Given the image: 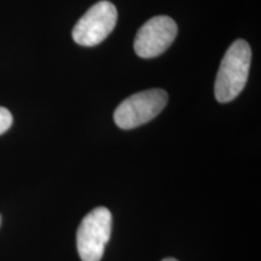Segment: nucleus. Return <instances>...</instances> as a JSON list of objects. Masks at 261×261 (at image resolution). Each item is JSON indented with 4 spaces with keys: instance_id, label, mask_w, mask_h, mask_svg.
<instances>
[{
    "instance_id": "obj_3",
    "label": "nucleus",
    "mask_w": 261,
    "mask_h": 261,
    "mask_svg": "<svg viewBox=\"0 0 261 261\" xmlns=\"http://www.w3.org/2000/svg\"><path fill=\"white\" fill-rule=\"evenodd\" d=\"M113 217L106 207H97L81 220L76 246L83 261H100L112 234Z\"/></svg>"
},
{
    "instance_id": "obj_4",
    "label": "nucleus",
    "mask_w": 261,
    "mask_h": 261,
    "mask_svg": "<svg viewBox=\"0 0 261 261\" xmlns=\"http://www.w3.org/2000/svg\"><path fill=\"white\" fill-rule=\"evenodd\" d=\"M117 10L113 3L98 2L75 24L71 32L74 41L81 46L92 47L106 40L115 28Z\"/></svg>"
},
{
    "instance_id": "obj_8",
    "label": "nucleus",
    "mask_w": 261,
    "mask_h": 261,
    "mask_svg": "<svg viewBox=\"0 0 261 261\" xmlns=\"http://www.w3.org/2000/svg\"><path fill=\"white\" fill-rule=\"evenodd\" d=\"M0 224H2V217H0Z\"/></svg>"
},
{
    "instance_id": "obj_2",
    "label": "nucleus",
    "mask_w": 261,
    "mask_h": 261,
    "mask_svg": "<svg viewBox=\"0 0 261 261\" xmlns=\"http://www.w3.org/2000/svg\"><path fill=\"white\" fill-rule=\"evenodd\" d=\"M168 93L152 89L132 94L116 108L114 121L122 129H133L155 119L167 106Z\"/></svg>"
},
{
    "instance_id": "obj_6",
    "label": "nucleus",
    "mask_w": 261,
    "mask_h": 261,
    "mask_svg": "<svg viewBox=\"0 0 261 261\" xmlns=\"http://www.w3.org/2000/svg\"><path fill=\"white\" fill-rule=\"evenodd\" d=\"M12 121L14 119H12L11 113L6 108L0 107V135L5 133L11 127Z\"/></svg>"
},
{
    "instance_id": "obj_5",
    "label": "nucleus",
    "mask_w": 261,
    "mask_h": 261,
    "mask_svg": "<svg viewBox=\"0 0 261 261\" xmlns=\"http://www.w3.org/2000/svg\"><path fill=\"white\" fill-rule=\"evenodd\" d=\"M178 34L177 23L168 16H156L142 25L135 39V51L142 58H154L171 46Z\"/></svg>"
},
{
    "instance_id": "obj_1",
    "label": "nucleus",
    "mask_w": 261,
    "mask_h": 261,
    "mask_svg": "<svg viewBox=\"0 0 261 261\" xmlns=\"http://www.w3.org/2000/svg\"><path fill=\"white\" fill-rule=\"evenodd\" d=\"M252 50L246 40L238 39L228 47L220 63L214 85L215 99L228 103L242 92L248 81Z\"/></svg>"
},
{
    "instance_id": "obj_7",
    "label": "nucleus",
    "mask_w": 261,
    "mask_h": 261,
    "mask_svg": "<svg viewBox=\"0 0 261 261\" xmlns=\"http://www.w3.org/2000/svg\"><path fill=\"white\" fill-rule=\"evenodd\" d=\"M162 261H178V260L174 259V257H166V259H163Z\"/></svg>"
}]
</instances>
